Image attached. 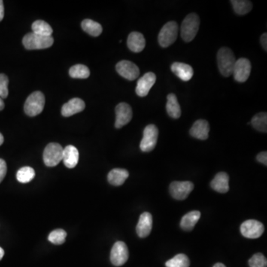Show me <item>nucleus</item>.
<instances>
[{"mask_svg":"<svg viewBox=\"0 0 267 267\" xmlns=\"http://www.w3.org/2000/svg\"><path fill=\"white\" fill-rule=\"evenodd\" d=\"M217 65L220 74L224 77H229L233 73L235 59L233 52L229 48H221L217 52Z\"/></svg>","mask_w":267,"mask_h":267,"instance_id":"nucleus-1","label":"nucleus"},{"mask_svg":"<svg viewBox=\"0 0 267 267\" xmlns=\"http://www.w3.org/2000/svg\"><path fill=\"white\" fill-rule=\"evenodd\" d=\"M200 27V18L196 13H189L182 22L181 37L186 43L192 41L196 37Z\"/></svg>","mask_w":267,"mask_h":267,"instance_id":"nucleus-2","label":"nucleus"},{"mask_svg":"<svg viewBox=\"0 0 267 267\" xmlns=\"http://www.w3.org/2000/svg\"><path fill=\"white\" fill-rule=\"evenodd\" d=\"M24 47L28 50H39L48 49L53 43V38L51 37H43L34 33H29L22 40Z\"/></svg>","mask_w":267,"mask_h":267,"instance_id":"nucleus-3","label":"nucleus"},{"mask_svg":"<svg viewBox=\"0 0 267 267\" xmlns=\"http://www.w3.org/2000/svg\"><path fill=\"white\" fill-rule=\"evenodd\" d=\"M45 96L41 92H34L25 101L24 111L27 115L35 117L43 111L45 107Z\"/></svg>","mask_w":267,"mask_h":267,"instance_id":"nucleus-4","label":"nucleus"},{"mask_svg":"<svg viewBox=\"0 0 267 267\" xmlns=\"http://www.w3.org/2000/svg\"><path fill=\"white\" fill-rule=\"evenodd\" d=\"M178 34V25L174 21L167 22L158 35V42L161 47L167 48L176 41Z\"/></svg>","mask_w":267,"mask_h":267,"instance_id":"nucleus-5","label":"nucleus"},{"mask_svg":"<svg viewBox=\"0 0 267 267\" xmlns=\"http://www.w3.org/2000/svg\"><path fill=\"white\" fill-rule=\"evenodd\" d=\"M63 148L56 143H49L44 150L43 160L47 166L53 167L57 165L62 160Z\"/></svg>","mask_w":267,"mask_h":267,"instance_id":"nucleus-6","label":"nucleus"},{"mask_svg":"<svg viewBox=\"0 0 267 267\" xmlns=\"http://www.w3.org/2000/svg\"><path fill=\"white\" fill-rule=\"evenodd\" d=\"M158 129L155 125L146 126L143 131V137L140 142V148L142 152H149L153 150L158 143Z\"/></svg>","mask_w":267,"mask_h":267,"instance_id":"nucleus-7","label":"nucleus"},{"mask_svg":"<svg viewBox=\"0 0 267 267\" xmlns=\"http://www.w3.org/2000/svg\"><path fill=\"white\" fill-rule=\"evenodd\" d=\"M241 232L245 238L256 239L263 235L265 226L262 222L256 220H246L241 224Z\"/></svg>","mask_w":267,"mask_h":267,"instance_id":"nucleus-8","label":"nucleus"},{"mask_svg":"<svg viewBox=\"0 0 267 267\" xmlns=\"http://www.w3.org/2000/svg\"><path fill=\"white\" fill-rule=\"evenodd\" d=\"M193 189L194 184L190 181H174L169 187L171 196L178 201L186 199Z\"/></svg>","mask_w":267,"mask_h":267,"instance_id":"nucleus-9","label":"nucleus"},{"mask_svg":"<svg viewBox=\"0 0 267 267\" xmlns=\"http://www.w3.org/2000/svg\"><path fill=\"white\" fill-rule=\"evenodd\" d=\"M110 259L113 265L120 267L126 263L129 259V250L123 241H117L111 249Z\"/></svg>","mask_w":267,"mask_h":267,"instance_id":"nucleus-10","label":"nucleus"},{"mask_svg":"<svg viewBox=\"0 0 267 267\" xmlns=\"http://www.w3.org/2000/svg\"><path fill=\"white\" fill-rule=\"evenodd\" d=\"M252 65L250 61L246 58H241L235 62L234 66V78L239 83H244L248 80L251 74Z\"/></svg>","mask_w":267,"mask_h":267,"instance_id":"nucleus-11","label":"nucleus"},{"mask_svg":"<svg viewBox=\"0 0 267 267\" xmlns=\"http://www.w3.org/2000/svg\"><path fill=\"white\" fill-rule=\"evenodd\" d=\"M116 121L115 127L120 129L126 126L132 120V107L126 103H121L117 106L115 108Z\"/></svg>","mask_w":267,"mask_h":267,"instance_id":"nucleus-12","label":"nucleus"},{"mask_svg":"<svg viewBox=\"0 0 267 267\" xmlns=\"http://www.w3.org/2000/svg\"><path fill=\"white\" fill-rule=\"evenodd\" d=\"M116 70L121 77L130 81L136 80L140 75L138 67L131 61H120L116 65Z\"/></svg>","mask_w":267,"mask_h":267,"instance_id":"nucleus-13","label":"nucleus"},{"mask_svg":"<svg viewBox=\"0 0 267 267\" xmlns=\"http://www.w3.org/2000/svg\"><path fill=\"white\" fill-rule=\"evenodd\" d=\"M155 82H156V75L152 72L146 73L137 81L136 94L140 98L147 96L149 91L155 85Z\"/></svg>","mask_w":267,"mask_h":267,"instance_id":"nucleus-14","label":"nucleus"},{"mask_svg":"<svg viewBox=\"0 0 267 267\" xmlns=\"http://www.w3.org/2000/svg\"><path fill=\"white\" fill-rule=\"evenodd\" d=\"M152 223H153V219H152V214L147 212L143 213L140 215L138 223L136 227L137 235L141 238L149 236L152 232Z\"/></svg>","mask_w":267,"mask_h":267,"instance_id":"nucleus-15","label":"nucleus"},{"mask_svg":"<svg viewBox=\"0 0 267 267\" xmlns=\"http://www.w3.org/2000/svg\"><path fill=\"white\" fill-rule=\"evenodd\" d=\"M85 108H86V104L83 100L80 98H73L71 101L64 104L61 113L64 117H71L74 114L81 112Z\"/></svg>","mask_w":267,"mask_h":267,"instance_id":"nucleus-16","label":"nucleus"},{"mask_svg":"<svg viewBox=\"0 0 267 267\" xmlns=\"http://www.w3.org/2000/svg\"><path fill=\"white\" fill-rule=\"evenodd\" d=\"M171 69L172 72L183 81H189L194 75L192 67L183 62H174L171 65Z\"/></svg>","mask_w":267,"mask_h":267,"instance_id":"nucleus-17","label":"nucleus"},{"mask_svg":"<svg viewBox=\"0 0 267 267\" xmlns=\"http://www.w3.org/2000/svg\"><path fill=\"white\" fill-rule=\"evenodd\" d=\"M210 131V124L207 120H198L194 123L189 133L195 138L205 140L208 139Z\"/></svg>","mask_w":267,"mask_h":267,"instance_id":"nucleus-18","label":"nucleus"},{"mask_svg":"<svg viewBox=\"0 0 267 267\" xmlns=\"http://www.w3.org/2000/svg\"><path fill=\"white\" fill-rule=\"evenodd\" d=\"M79 156L80 155H79L78 150L75 146L69 145L63 149L62 160L67 168H74L78 163Z\"/></svg>","mask_w":267,"mask_h":267,"instance_id":"nucleus-19","label":"nucleus"},{"mask_svg":"<svg viewBox=\"0 0 267 267\" xmlns=\"http://www.w3.org/2000/svg\"><path fill=\"white\" fill-rule=\"evenodd\" d=\"M229 177L226 172H219L212 180L211 187L219 193L225 194L229 190Z\"/></svg>","mask_w":267,"mask_h":267,"instance_id":"nucleus-20","label":"nucleus"},{"mask_svg":"<svg viewBox=\"0 0 267 267\" xmlns=\"http://www.w3.org/2000/svg\"><path fill=\"white\" fill-rule=\"evenodd\" d=\"M127 46L132 52L134 53H140L146 46L144 36L141 33L136 31L131 33L128 37Z\"/></svg>","mask_w":267,"mask_h":267,"instance_id":"nucleus-21","label":"nucleus"},{"mask_svg":"<svg viewBox=\"0 0 267 267\" xmlns=\"http://www.w3.org/2000/svg\"><path fill=\"white\" fill-rule=\"evenodd\" d=\"M129 173L123 168H114L108 174V180L113 186H121L129 177Z\"/></svg>","mask_w":267,"mask_h":267,"instance_id":"nucleus-22","label":"nucleus"},{"mask_svg":"<svg viewBox=\"0 0 267 267\" xmlns=\"http://www.w3.org/2000/svg\"><path fill=\"white\" fill-rule=\"evenodd\" d=\"M166 111L169 117L174 119L179 118L181 115L180 104L174 94H169L167 96Z\"/></svg>","mask_w":267,"mask_h":267,"instance_id":"nucleus-23","label":"nucleus"},{"mask_svg":"<svg viewBox=\"0 0 267 267\" xmlns=\"http://www.w3.org/2000/svg\"><path fill=\"white\" fill-rule=\"evenodd\" d=\"M200 218H201V213L199 211L190 212L183 216L180 221V227L185 231L192 230Z\"/></svg>","mask_w":267,"mask_h":267,"instance_id":"nucleus-24","label":"nucleus"},{"mask_svg":"<svg viewBox=\"0 0 267 267\" xmlns=\"http://www.w3.org/2000/svg\"><path fill=\"white\" fill-rule=\"evenodd\" d=\"M82 28L88 34L93 37H98L103 32V27L101 24L92 19H84L82 22Z\"/></svg>","mask_w":267,"mask_h":267,"instance_id":"nucleus-25","label":"nucleus"},{"mask_svg":"<svg viewBox=\"0 0 267 267\" xmlns=\"http://www.w3.org/2000/svg\"><path fill=\"white\" fill-rule=\"evenodd\" d=\"M32 31L34 34L43 37H51L53 29L51 25L43 20H37L32 24Z\"/></svg>","mask_w":267,"mask_h":267,"instance_id":"nucleus-26","label":"nucleus"},{"mask_svg":"<svg viewBox=\"0 0 267 267\" xmlns=\"http://www.w3.org/2000/svg\"><path fill=\"white\" fill-rule=\"evenodd\" d=\"M234 10L238 15H245L253 8V3L248 0H232Z\"/></svg>","mask_w":267,"mask_h":267,"instance_id":"nucleus-27","label":"nucleus"},{"mask_svg":"<svg viewBox=\"0 0 267 267\" xmlns=\"http://www.w3.org/2000/svg\"><path fill=\"white\" fill-rule=\"evenodd\" d=\"M35 177V171L29 166L22 167L16 173V179L19 183H27L33 180Z\"/></svg>","mask_w":267,"mask_h":267,"instance_id":"nucleus-28","label":"nucleus"},{"mask_svg":"<svg viewBox=\"0 0 267 267\" xmlns=\"http://www.w3.org/2000/svg\"><path fill=\"white\" fill-rule=\"evenodd\" d=\"M251 124L256 130L259 132H267V114L266 112H261L254 116L252 119Z\"/></svg>","mask_w":267,"mask_h":267,"instance_id":"nucleus-29","label":"nucleus"},{"mask_svg":"<svg viewBox=\"0 0 267 267\" xmlns=\"http://www.w3.org/2000/svg\"><path fill=\"white\" fill-rule=\"evenodd\" d=\"M69 75L72 78L86 79L90 76V71L86 65L78 64L70 68Z\"/></svg>","mask_w":267,"mask_h":267,"instance_id":"nucleus-30","label":"nucleus"},{"mask_svg":"<svg viewBox=\"0 0 267 267\" xmlns=\"http://www.w3.org/2000/svg\"><path fill=\"white\" fill-rule=\"evenodd\" d=\"M189 258L184 254H178L165 263L166 267H189Z\"/></svg>","mask_w":267,"mask_h":267,"instance_id":"nucleus-31","label":"nucleus"},{"mask_svg":"<svg viewBox=\"0 0 267 267\" xmlns=\"http://www.w3.org/2000/svg\"><path fill=\"white\" fill-rule=\"evenodd\" d=\"M66 236V232L63 229H55L49 234V241L55 245H60L65 242Z\"/></svg>","mask_w":267,"mask_h":267,"instance_id":"nucleus-32","label":"nucleus"},{"mask_svg":"<svg viewBox=\"0 0 267 267\" xmlns=\"http://www.w3.org/2000/svg\"><path fill=\"white\" fill-rule=\"evenodd\" d=\"M250 267H267L266 257L262 253H256L249 261Z\"/></svg>","mask_w":267,"mask_h":267,"instance_id":"nucleus-33","label":"nucleus"},{"mask_svg":"<svg viewBox=\"0 0 267 267\" xmlns=\"http://www.w3.org/2000/svg\"><path fill=\"white\" fill-rule=\"evenodd\" d=\"M8 78L4 74H0V98L1 99L8 96Z\"/></svg>","mask_w":267,"mask_h":267,"instance_id":"nucleus-34","label":"nucleus"},{"mask_svg":"<svg viewBox=\"0 0 267 267\" xmlns=\"http://www.w3.org/2000/svg\"><path fill=\"white\" fill-rule=\"evenodd\" d=\"M7 173V165L4 160L0 159V183L2 181Z\"/></svg>","mask_w":267,"mask_h":267,"instance_id":"nucleus-35","label":"nucleus"},{"mask_svg":"<svg viewBox=\"0 0 267 267\" xmlns=\"http://www.w3.org/2000/svg\"><path fill=\"white\" fill-rule=\"evenodd\" d=\"M257 160L262 163L267 165V152H262L257 155Z\"/></svg>","mask_w":267,"mask_h":267,"instance_id":"nucleus-36","label":"nucleus"},{"mask_svg":"<svg viewBox=\"0 0 267 267\" xmlns=\"http://www.w3.org/2000/svg\"><path fill=\"white\" fill-rule=\"evenodd\" d=\"M261 43H262V46H263L264 49L265 51L267 50V33L262 34L261 37Z\"/></svg>","mask_w":267,"mask_h":267,"instance_id":"nucleus-37","label":"nucleus"},{"mask_svg":"<svg viewBox=\"0 0 267 267\" xmlns=\"http://www.w3.org/2000/svg\"><path fill=\"white\" fill-rule=\"evenodd\" d=\"M4 4H3V1L0 0V22L4 18Z\"/></svg>","mask_w":267,"mask_h":267,"instance_id":"nucleus-38","label":"nucleus"},{"mask_svg":"<svg viewBox=\"0 0 267 267\" xmlns=\"http://www.w3.org/2000/svg\"><path fill=\"white\" fill-rule=\"evenodd\" d=\"M4 101H3V100L1 99V98H0V111H1V110L4 109Z\"/></svg>","mask_w":267,"mask_h":267,"instance_id":"nucleus-39","label":"nucleus"},{"mask_svg":"<svg viewBox=\"0 0 267 267\" xmlns=\"http://www.w3.org/2000/svg\"><path fill=\"white\" fill-rule=\"evenodd\" d=\"M4 250H3L2 248H1V247H0V261H1V259H2L3 256H4Z\"/></svg>","mask_w":267,"mask_h":267,"instance_id":"nucleus-40","label":"nucleus"},{"mask_svg":"<svg viewBox=\"0 0 267 267\" xmlns=\"http://www.w3.org/2000/svg\"><path fill=\"white\" fill-rule=\"evenodd\" d=\"M226 267L224 265H223V264L221 263H217L216 264V265H214V267Z\"/></svg>","mask_w":267,"mask_h":267,"instance_id":"nucleus-41","label":"nucleus"},{"mask_svg":"<svg viewBox=\"0 0 267 267\" xmlns=\"http://www.w3.org/2000/svg\"><path fill=\"white\" fill-rule=\"evenodd\" d=\"M3 142H4V137H3L2 134L0 133V146L2 144Z\"/></svg>","mask_w":267,"mask_h":267,"instance_id":"nucleus-42","label":"nucleus"}]
</instances>
